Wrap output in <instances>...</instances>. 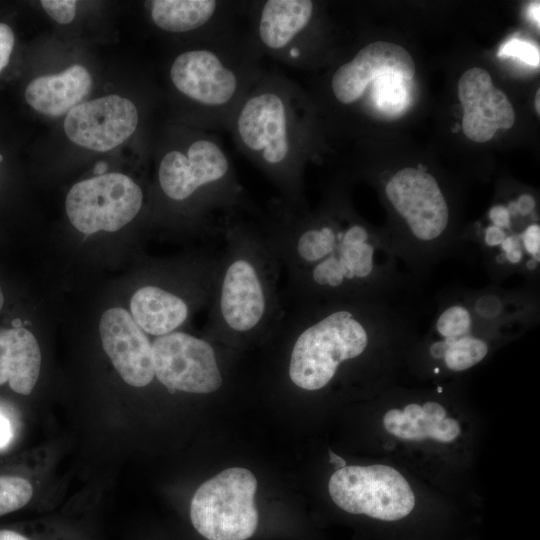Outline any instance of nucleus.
Instances as JSON below:
<instances>
[{
	"instance_id": "f8f14e48",
	"label": "nucleus",
	"mask_w": 540,
	"mask_h": 540,
	"mask_svg": "<svg viewBox=\"0 0 540 540\" xmlns=\"http://www.w3.org/2000/svg\"><path fill=\"white\" fill-rule=\"evenodd\" d=\"M143 192L130 177L108 173L76 183L66 197V212L80 232H114L140 212Z\"/></svg>"
},
{
	"instance_id": "f257e3e1",
	"label": "nucleus",
	"mask_w": 540,
	"mask_h": 540,
	"mask_svg": "<svg viewBox=\"0 0 540 540\" xmlns=\"http://www.w3.org/2000/svg\"><path fill=\"white\" fill-rule=\"evenodd\" d=\"M338 194L315 210L278 199L259 226L287 275L290 305L336 300L400 302L416 280L400 269L386 232L358 218Z\"/></svg>"
},
{
	"instance_id": "a211bd4d",
	"label": "nucleus",
	"mask_w": 540,
	"mask_h": 540,
	"mask_svg": "<svg viewBox=\"0 0 540 540\" xmlns=\"http://www.w3.org/2000/svg\"><path fill=\"white\" fill-rule=\"evenodd\" d=\"M92 87V78L82 65H73L59 74L32 80L25 91L27 103L41 114L58 117L82 103Z\"/></svg>"
},
{
	"instance_id": "2f4dec72",
	"label": "nucleus",
	"mask_w": 540,
	"mask_h": 540,
	"mask_svg": "<svg viewBox=\"0 0 540 540\" xmlns=\"http://www.w3.org/2000/svg\"><path fill=\"white\" fill-rule=\"evenodd\" d=\"M534 105H535V111L539 115L540 114V90L539 89H537L536 91Z\"/></svg>"
},
{
	"instance_id": "473e14b6",
	"label": "nucleus",
	"mask_w": 540,
	"mask_h": 540,
	"mask_svg": "<svg viewBox=\"0 0 540 540\" xmlns=\"http://www.w3.org/2000/svg\"><path fill=\"white\" fill-rule=\"evenodd\" d=\"M3 303H4V297H3V292H2V289H1V286H0V310L3 306Z\"/></svg>"
},
{
	"instance_id": "f03ea898",
	"label": "nucleus",
	"mask_w": 540,
	"mask_h": 540,
	"mask_svg": "<svg viewBox=\"0 0 540 540\" xmlns=\"http://www.w3.org/2000/svg\"><path fill=\"white\" fill-rule=\"evenodd\" d=\"M416 327L400 302L336 300L290 305L271 337L285 346L289 382L315 392L328 387L346 364L410 344Z\"/></svg>"
},
{
	"instance_id": "6ab92c4d",
	"label": "nucleus",
	"mask_w": 540,
	"mask_h": 540,
	"mask_svg": "<svg viewBox=\"0 0 540 540\" xmlns=\"http://www.w3.org/2000/svg\"><path fill=\"white\" fill-rule=\"evenodd\" d=\"M41 352L36 338L25 328L0 329V385L29 395L40 373Z\"/></svg>"
},
{
	"instance_id": "423d86ee",
	"label": "nucleus",
	"mask_w": 540,
	"mask_h": 540,
	"mask_svg": "<svg viewBox=\"0 0 540 540\" xmlns=\"http://www.w3.org/2000/svg\"><path fill=\"white\" fill-rule=\"evenodd\" d=\"M246 28L203 39L179 53L169 69L176 92L192 104L204 129L227 130L232 117L266 69Z\"/></svg>"
},
{
	"instance_id": "7c9ffc66",
	"label": "nucleus",
	"mask_w": 540,
	"mask_h": 540,
	"mask_svg": "<svg viewBox=\"0 0 540 540\" xmlns=\"http://www.w3.org/2000/svg\"><path fill=\"white\" fill-rule=\"evenodd\" d=\"M107 164L105 162H98L94 167V172L99 175H103L107 170Z\"/></svg>"
},
{
	"instance_id": "aec40b11",
	"label": "nucleus",
	"mask_w": 540,
	"mask_h": 540,
	"mask_svg": "<svg viewBox=\"0 0 540 540\" xmlns=\"http://www.w3.org/2000/svg\"><path fill=\"white\" fill-rule=\"evenodd\" d=\"M384 427L392 435L404 440L432 438L448 443L460 434L459 423L446 417L444 407L434 401L423 405L408 404L403 410H388L383 418Z\"/></svg>"
},
{
	"instance_id": "bb28decb",
	"label": "nucleus",
	"mask_w": 540,
	"mask_h": 540,
	"mask_svg": "<svg viewBox=\"0 0 540 540\" xmlns=\"http://www.w3.org/2000/svg\"><path fill=\"white\" fill-rule=\"evenodd\" d=\"M12 436L11 426L8 419L0 413V447L8 444Z\"/></svg>"
},
{
	"instance_id": "9b49d317",
	"label": "nucleus",
	"mask_w": 540,
	"mask_h": 540,
	"mask_svg": "<svg viewBox=\"0 0 540 540\" xmlns=\"http://www.w3.org/2000/svg\"><path fill=\"white\" fill-rule=\"evenodd\" d=\"M215 344L182 331L157 337L152 342L155 377L170 393L219 391L225 379Z\"/></svg>"
},
{
	"instance_id": "393cba45",
	"label": "nucleus",
	"mask_w": 540,
	"mask_h": 540,
	"mask_svg": "<svg viewBox=\"0 0 540 540\" xmlns=\"http://www.w3.org/2000/svg\"><path fill=\"white\" fill-rule=\"evenodd\" d=\"M40 3L46 13L60 24H68L75 18V0H42Z\"/></svg>"
},
{
	"instance_id": "b1692460",
	"label": "nucleus",
	"mask_w": 540,
	"mask_h": 540,
	"mask_svg": "<svg viewBox=\"0 0 540 540\" xmlns=\"http://www.w3.org/2000/svg\"><path fill=\"white\" fill-rule=\"evenodd\" d=\"M498 56L516 58L533 67H538L540 63L539 48L519 38H511L504 43Z\"/></svg>"
},
{
	"instance_id": "39448f33",
	"label": "nucleus",
	"mask_w": 540,
	"mask_h": 540,
	"mask_svg": "<svg viewBox=\"0 0 540 540\" xmlns=\"http://www.w3.org/2000/svg\"><path fill=\"white\" fill-rule=\"evenodd\" d=\"M539 320L540 287L454 285L437 294L421 345L432 361L460 373L481 363L494 344L521 335Z\"/></svg>"
},
{
	"instance_id": "dca6fc26",
	"label": "nucleus",
	"mask_w": 540,
	"mask_h": 540,
	"mask_svg": "<svg viewBox=\"0 0 540 540\" xmlns=\"http://www.w3.org/2000/svg\"><path fill=\"white\" fill-rule=\"evenodd\" d=\"M102 346L121 378L137 388L154 377L152 343L123 308L106 310L99 323Z\"/></svg>"
},
{
	"instance_id": "5701e85b",
	"label": "nucleus",
	"mask_w": 540,
	"mask_h": 540,
	"mask_svg": "<svg viewBox=\"0 0 540 540\" xmlns=\"http://www.w3.org/2000/svg\"><path fill=\"white\" fill-rule=\"evenodd\" d=\"M33 495L29 481L18 476H0V516L25 506Z\"/></svg>"
},
{
	"instance_id": "9d476101",
	"label": "nucleus",
	"mask_w": 540,
	"mask_h": 540,
	"mask_svg": "<svg viewBox=\"0 0 540 540\" xmlns=\"http://www.w3.org/2000/svg\"><path fill=\"white\" fill-rule=\"evenodd\" d=\"M333 502L352 514L395 521L407 516L415 505L406 479L386 465L346 466L336 470L328 483Z\"/></svg>"
},
{
	"instance_id": "f3484780",
	"label": "nucleus",
	"mask_w": 540,
	"mask_h": 540,
	"mask_svg": "<svg viewBox=\"0 0 540 540\" xmlns=\"http://www.w3.org/2000/svg\"><path fill=\"white\" fill-rule=\"evenodd\" d=\"M150 17L161 30L173 34L200 32L213 37L239 27L246 2L221 0H155Z\"/></svg>"
},
{
	"instance_id": "7ed1b4c3",
	"label": "nucleus",
	"mask_w": 540,
	"mask_h": 540,
	"mask_svg": "<svg viewBox=\"0 0 540 540\" xmlns=\"http://www.w3.org/2000/svg\"><path fill=\"white\" fill-rule=\"evenodd\" d=\"M244 214L220 226L224 247L205 325V338L237 346L271 338L286 312L281 266L259 224Z\"/></svg>"
},
{
	"instance_id": "6e6552de",
	"label": "nucleus",
	"mask_w": 540,
	"mask_h": 540,
	"mask_svg": "<svg viewBox=\"0 0 540 540\" xmlns=\"http://www.w3.org/2000/svg\"><path fill=\"white\" fill-rule=\"evenodd\" d=\"M536 197L520 192L488 209L485 222L464 231L465 254L477 253L490 280L501 285L518 275L540 287V224Z\"/></svg>"
},
{
	"instance_id": "1a4fd4ad",
	"label": "nucleus",
	"mask_w": 540,
	"mask_h": 540,
	"mask_svg": "<svg viewBox=\"0 0 540 540\" xmlns=\"http://www.w3.org/2000/svg\"><path fill=\"white\" fill-rule=\"evenodd\" d=\"M257 480L245 468H228L205 481L190 504V519L208 540H247L256 531Z\"/></svg>"
},
{
	"instance_id": "72a5a7b5",
	"label": "nucleus",
	"mask_w": 540,
	"mask_h": 540,
	"mask_svg": "<svg viewBox=\"0 0 540 540\" xmlns=\"http://www.w3.org/2000/svg\"><path fill=\"white\" fill-rule=\"evenodd\" d=\"M2 160V156L0 155V161Z\"/></svg>"
},
{
	"instance_id": "a878e982",
	"label": "nucleus",
	"mask_w": 540,
	"mask_h": 540,
	"mask_svg": "<svg viewBox=\"0 0 540 540\" xmlns=\"http://www.w3.org/2000/svg\"><path fill=\"white\" fill-rule=\"evenodd\" d=\"M14 47V33L10 26L0 22V73L9 63Z\"/></svg>"
},
{
	"instance_id": "4468645a",
	"label": "nucleus",
	"mask_w": 540,
	"mask_h": 540,
	"mask_svg": "<svg viewBox=\"0 0 540 540\" xmlns=\"http://www.w3.org/2000/svg\"><path fill=\"white\" fill-rule=\"evenodd\" d=\"M415 68L412 56L402 46L386 41H374L360 48L353 57L332 72L329 90L335 103L351 107L379 75L398 73L407 80H412Z\"/></svg>"
},
{
	"instance_id": "2eb2a0df",
	"label": "nucleus",
	"mask_w": 540,
	"mask_h": 540,
	"mask_svg": "<svg viewBox=\"0 0 540 540\" xmlns=\"http://www.w3.org/2000/svg\"><path fill=\"white\" fill-rule=\"evenodd\" d=\"M458 98L463 109L462 129L476 142L491 140L499 129H510L515 111L507 95L493 84L483 68L472 67L458 81Z\"/></svg>"
},
{
	"instance_id": "ddd939ff",
	"label": "nucleus",
	"mask_w": 540,
	"mask_h": 540,
	"mask_svg": "<svg viewBox=\"0 0 540 540\" xmlns=\"http://www.w3.org/2000/svg\"><path fill=\"white\" fill-rule=\"evenodd\" d=\"M139 115L134 103L112 94L80 103L64 121L73 143L99 152L116 148L135 132Z\"/></svg>"
},
{
	"instance_id": "cd10ccee",
	"label": "nucleus",
	"mask_w": 540,
	"mask_h": 540,
	"mask_svg": "<svg viewBox=\"0 0 540 540\" xmlns=\"http://www.w3.org/2000/svg\"><path fill=\"white\" fill-rule=\"evenodd\" d=\"M539 7V1L532 2L528 7V17L537 25L538 29L540 27Z\"/></svg>"
},
{
	"instance_id": "c756f323",
	"label": "nucleus",
	"mask_w": 540,
	"mask_h": 540,
	"mask_svg": "<svg viewBox=\"0 0 540 540\" xmlns=\"http://www.w3.org/2000/svg\"><path fill=\"white\" fill-rule=\"evenodd\" d=\"M328 452H329V462L335 465L336 470L346 467V461L342 457H340L339 455H336L331 450H329Z\"/></svg>"
},
{
	"instance_id": "0eeeda50",
	"label": "nucleus",
	"mask_w": 540,
	"mask_h": 540,
	"mask_svg": "<svg viewBox=\"0 0 540 540\" xmlns=\"http://www.w3.org/2000/svg\"><path fill=\"white\" fill-rule=\"evenodd\" d=\"M157 181L163 197L191 208L194 222L212 235H219L228 216L252 211L233 163L214 133L201 131L184 148L164 153Z\"/></svg>"
},
{
	"instance_id": "412c9836",
	"label": "nucleus",
	"mask_w": 540,
	"mask_h": 540,
	"mask_svg": "<svg viewBox=\"0 0 540 540\" xmlns=\"http://www.w3.org/2000/svg\"><path fill=\"white\" fill-rule=\"evenodd\" d=\"M196 310L182 298L153 284L138 288L130 301L131 316L145 332L162 336L177 331Z\"/></svg>"
},
{
	"instance_id": "20e7f679",
	"label": "nucleus",
	"mask_w": 540,
	"mask_h": 540,
	"mask_svg": "<svg viewBox=\"0 0 540 540\" xmlns=\"http://www.w3.org/2000/svg\"><path fill=\"white\" fill-rule=\"evenodd\" d=\"M308 98L284 73L265 70L229 124L237 149L257 167L290 208L306 207L304 168L312 144Z\"/></svg>"
},
{
	"instance_id": "c85d7f7f",
	"label": "nucleus",
	"mask_w": 540,
	"mask_h": 540,
	"mask_svg": "<svg viewBox=\"0 0 540 540\" xmlns=\"http://www.w3.org/2000/svg\"><path fill=\"white\" fill-rule=\"evenodd\" d=\"M0 540H29V539L12 530H0Z\"/></svg>"
},
{
	"instance_id": "4be33fe9",
	"label": "nucleus",
	"mask_w": 540,
	"mask_h": 540,
	"mask_svg": "<svg viewBox=\"0 0 540 540\" xmlns=\"http://www.w3.org/2000/svg\"><path fill=\"white\" fill-rule=\"evenodd\" d=\"M409 82L398 73L381 74L366 87L354 105L362 103L381 114L399 115L408 107Z\"/></svg>"
}]
</instances>
